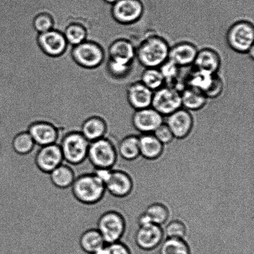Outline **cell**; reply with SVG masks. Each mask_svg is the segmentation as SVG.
<instances>
[{
    "label": "cell",
    "mask_w": 254,
    "mask_h": 254,
    "mask_svg": "<svg viewBox=\"0 0 254 254\" xmlns=\"http://www.w3.org/2000/svg\"><path fill=\"white\" fill-rule=\"evenodd\" d=\"M170 47L164 37L149 35L136 47L135 59L144 68H159L169 59Z\"/></svg>",
    "instance_id": "cell-1"
},
{
    "label": "cell",
    "mask_w": 254,
    "mask_h": 254,
    "mask_svg": "<svg viewBox=\"0 0 254 254\" xmlns=\"http://www.w3.org/2000/svg\"><path fill=\"white\" fill-rule=\"evenodd\" d=\"M70 191L73 198L85 206L98 205L107 193L105 185L92 172L76 176Z\"/></svg>",
    "instance_id": "cell-2"
},
{
    "label": "cell",
    "mask_w": 254,
    "mask_h": 254,
    "mask_svg": "<svg viewBox=\"0 0 254 254\" xmlns=\"http://www.w3.org/2000/svg\"><path fill=\"white\" fill-rule=\"evenodd\" d=\"M89 142L79 131L68 132L59 142L64 163L69 166H79L87 160Z\"/></svg>",
    "instance_id": "cell-3"
},
{
    "label": "cell",
    "mask_w": 254,
    "mask_h": 254,
    "mask_svg": "<svg viewBox=\"0 0 254 254\" xmlns=\"http://www.w3.org/2000/svg\"><path fill=\"white\" fill-rule=\"evenodd\" d=\"M118 158V149L110 137H104L89 143L87 159L93 168L113 169Z\"/></svg>",
    "instance_id": "cell-4"
},
{
    "label": "cell",
    "mask_w": 254,
    "mask_h": 254,
    "mask_svg": "<svg viewBox=\"0 0 254 254\" xmlns=\"http://www.w3.org/2000/svg\"><path fill=\"white\" fill-rule=\"evenodd\" d=\"M228 46L238 54H248L254 48V26L247 20H240L229 27L226 35Z\"/></svg>",
    "instance_id": "cell-5"
},
{
    "label": "cell",
    "mask_w": 254,
    "mask_h": 254,
    "mask_svg": "<svg viewBox=\"0 0 254 254\" xmlns=\"http://www.w3.org/2000/svg\"><path fill=\"white\" fill-rule=\"evenodd\" d=\"M96 228L106 245L120 241L126 230L125 218L119 211L109 210L99 216Z\"/></svg>",
    "instance_id": "cell-6"
},
{
    "label": "cell",
    "mask_w": 254,
    "mask_h": 254,
    "mask_svg": "<svg viewBox=\"0 0 254 254\" xmlns=\"http://www.w3.org/2000/svg\"><path fill=\"white\" fill-rule=\"evenodd\" d=\"M145 6L141 0H119L112 5L114 21L123 26L136 23L143 16Z\"/></svg>",
    "instance_id": "cell-7"
},
{
    "label": "cell",
    "mask_w": 254,
    "mask_h": 254,
    "mask_svg": "<svg viewBox=\"0 0 254 254\" xmlns=\"http://www.w3.org/2000/svg\"><path fill=\"white\" fill-rule=\"evenodd\" d=\"M72 57L77 64L86 68H95L108 62L101 47L89 41L73 47Z\"/></svg>",
    "instance_id": "cell-8"
},
{
    "label": "cell",
    "mask_w": 254,
    "mask_h": 254,
    "mask_svg": "<svg viewBox=\"0 0 254 254\" xmlns=\"http://www.w3.org/2000/svg\"><path fill=\"white\" fill-rule=\"evenodd\" d=\"M151 108L163 117H168L182 107L181 91L174 87L164 86L153 93Z\"/></svg>",
    "instance_id": "cell-9"
},
{
    "label": "cell",
    "mask_w": 254,
    "mask_h": 254,
    "mask_svg": "<svg viewBox=\"0 0 254 254\" xmlns=\"http://www.w3.org/2000/svg\"><path fill=\"white\" fill-rule=\"evenodd\" d=\"M34 161L40 171L49 174L64 162L59 144L39 147L34 154Z\"/></svg>",
    "instance_id": "cell-10"
},
{
    "label": "cell",
    "mask_w": 254,
    "mask_h": 254,
    "mask_svg": "<svg viewBox=\"0 0 254 254\" xmlns=\"http://www.w3.org/2000/svg\"><path fill=\"white\" fill-rule=\"evenodd\" d=\"M164 123V117L151 107L134 111L131 117L132 126L142 134L153 133Z\"/></svg>",
    "instance_id": "cell-11"
},
{
    "label": "cell",
    "mask_w": 254,
    "mask_h": 254,
    "mask_svg": "<svg viewBox=\"0 0 254 254\" xmlns=\"http://www.w3.org/2000/svg\"><path fill=\"white\" fill-rule=\"evenodd\" d=\"M153 93L140 81L132 82L126 86L127 103L134 111L150 108Z\"/></svg>",
    "instance_id": "cell-12"
},
{
    "label": "cell",
    "mask_w": 254,
    "mask_h": 254,
    "mask_svg": "<svg viewBox=\"0 0 254 254\" xmlns=\"http://www.w3.org/2000/svg\"><path fill=\"white\" fill-rule=\"evenodd\" d=\"M166 124L173 133L174 138L184 139L192 130L193 118L190 111L182 108L167 117Z\"/></svg>",
    "instance_id": "cell-13"
},
{
    "label": "cell",
    "mask_w": 254,
    "mask_h": 254,
    "mask_svg": "<svg viewBox=\"0 0 254 254\" xmlns=\"http://www.w3.org/2000/svg\"><path fill=\"white\" fill-rule=\"evenodd\" d=\"M27 131L33 139L37 146L59 143L61 132L57 127L47 122H36L29 127Z\"/></svg>",
    "instance_id": "cell-14"
},
{
    "label": "cell",
    "mask_w": 254,
    "mask_h": 254,
    "mask_svg": "<svg viewBox=\"0 0 254 254\" xmlns=\"http://www.w3.org/2000/svg\"><path fill=\"white\" fill-rule=\"evenodd\" d=\"M38 44L42 51L51 57L62 56L68 46L64 34L54 29L45 33L39 34Z\"/></svg>",
    "instance_id": "cell-15"
},
{
    "label": "cell",
    "mask_w": 254,
    "mask_h": 254,
    "mask_svg": "<svg viewBox=\"0 0 254 254\" xmlns=\"http://www.w3.org/2000/svg\"><path fill=\"white\" fill-rule=\"evenodd\" d=\"M164 231L161 226L150 225L139 226L134 236L136 245L141 250L151 251L163 242Z\"/></svg>",
    "instance_id": "cell-16"
},
{
    "label": "cell",
    "mask_w": 254,
    "mask_h": 254,
    "mask_svg": "<svg viewBox=\"0 0 254 254\" xmlns=\"http://www.w3.org/2000/svg\"><path fill=\"white\" fill-rule=\"evenodd\" d=\"M198 49L195 44L190 42L183 41L170 47L169 61L180 68L193 65Z\"/></svg>",
    "instance_id": "cell-17"
},
{
    "label": "cell",
    "mask_w": 254,
    "mask_h": 254,
    "mask_svg": "<svg viewBox=\"0 0 254 254\" xmlns=\"http://www.w3.org/2000/svg\"><path fill=\"white\" fill-rule=\"evenodd\" d=\"M136 47L131 40L122 37L115 40L109 46L108 59L124 64H133Z\"/></svg>",
    "instance_id": "cell-18"
},
{
    "label": "cell",
    "mask_w": 254,
    "mask_h": 254,
    "mask_svg": "<svg viewBox=\"0 0 254 254\" xmlns=\"http://www.w3.org/2000/svg\"><path fill=\"white\" fill-rule=\"evenodd\" d=\"M107 192L116 198H124L131 192L133 183L131 176L122 170H113L110 179L106 184Z\"/></svg>",
    "instance_id": "cell-19"
},
{
    "label": "cell",
    "mask_w": 254,
    "mask_h": 254,
    "mask_svg": "<svg viewBox=\"0 0 254 254\" xmlns=\"http://www.w3.org/2000/svg\"><path fill=\"white\" fill-rule=\"evenodd\" d=\"M193 65L198 70L205 71L214 75L218 74L220 69L221 57L215 50L206 47L198 50Z\"/></svg>",
    "instance_id": "cell-20"
},
{
    "label": "cell",
    "mask_w": 254,
    "mask_h": 254,
    "mask_svg": "<svg viewBox=\"0 0 254 254\" xmlns=\"http://www.w3.org/2000/svg\"><path fill=\"white\" fill-rule=\"evenodd\" d=\"M76 177L75 171L71 168V166L64 162L49 174V180L52 185L61 190L70 189Z\"/></svg>",
    "instance_id": "cell-21"
},
{
    "label": "cell",
    "mask_w": 254,
    "mask_h": 254,
    "mask_svg": "<svg viewBox=\"0 0 254 254\" xmlns=\"http://www.w3.org/2000/svg\"><path fill=\"white\" fill-rule=\"evenodd\" d=\"M79 131L86 139L92 142L108 136L109 128L108 124L103 118L93 116L87 119L82 124Z\"/></svg>",
    "instance_id": "cell-22"
},
{
    "label": "cell",
    "mask_w": 254,
    "mask_h": 254,
    "mask_svg": "<svg viewBox=\"0 0 254 254\" xmlns=\"http://www.w3.org/2000/svg\"><path fill=\"white\" fill-rule=\"evenodd\" d=\"M139 154L148 160H155L162 155L164 145L153 133L142 134L139 136Z\"/></svg>",
    "instance_id": "cell-23"
},
{
    "label": "cell",
    "mask_w": 254,
    "mask_h": 254,
    "mask_svg": "<svg viewBox=\"0 0 254 254\" xmlns=\"http://www.w3.org/2000/svg\"><path fill=\"white\" fill-rule=\"evenodd\" d=\"M182 107L189 111H198L205 108L208 99L203 92L186 86L181 91Z\"/></svg>",
    "instance_id": "cell-24"
},
{
    "label": "cell",
    "mask_w": 254,
    "mask_h": 254,
    "mask_svg": "<svg viewBox=\"0 0 254 254\" xmlns=\"http://www.w3.org/2000/svg\"><path fill=\"white\" fill-rule=\"evenodd\" d=\"M78 245L81 250L88 254H92L106 245L96 228L84 231L79 236Z\"/></svg>",
    "instance_id": "cell-25"
},
{
    "label": "cell",
    "mask_w": 254,
    "mask_h": 254,
    "mask_svg": "<svg viewBox=\"0 0 254 254\" xmlns=\"http://www.w3.org/2000/svg\"><path fill=\"white\" fill-rule=\"evenodd\" d=\"M118 154L126 161H134L140 156L139 154V136L128 134L119 141L117 146Z\"/></svg>",
    "instance_id": "cell-26"
},
{
    "label": "cell",
    "mask_w": 254,
    "mask_h": 254,
    "mask_svg": "<svg viewBox=\"0 0 254 254\" xmlns=\"http://www.w3.org/2000/svg\"><path fill=\"white\" fill-rule=\"evenodd\" d=\"M11 146L16 155L27 156L34 153L37 146L28 131H26L20 132L13 137Z\"/></svg>",
    "instance_id": "cell-27"
},
{
    "label": "cell",
    "mask_w": 254,
    "mask_h": 254,
    "mask_svg": "<svg viewBox=\"0 0 254 254\" xmlns=\"http://www.w3.org/2000/svg\"><path fill=\"white\" fill-rule=\"evenodd\" d=\"M139 81L153 92L158 90L166 84L163 74L159 68H144Z\"/></svg>",
    "instance_id": "cell-28"
},
{
    "label": "cell",
    "mask_w": 254,
    "mask_h": 254,
    "mask_svg": "<svg viewBox=\"0 0 254 254\" xmlns=\"http://www.w3.org/2000/svg\"><path fill=\"white\" fill-rule=\"evenodd\" d=\"M67 43L71 46H76L87 40V31L83 25L74 23L66 27L64 32Z\"/></svg>",
    "instance_id": "cell-29"
},
{
    "label": "cell",
    "mask_w": 254,
    "mask_h": 254,
    "mask_svg": "<svg viewBox=\"0 0 254 254\" xmlns=\"http://www.w3.org/2000/svg\"><path fill=\"white\" fill-rule=\"evenodd\" d=\"M160 254H190V248L183 239L167 238L161 246Z\"/></svg>",
    "instance_id": "cell-30"
},
{
    "label": "cell",
    "mask_w": 254,
    "mask_h": 254,
    "mask_svg": "<svg viewBox=\"0 0 254 254\" xmlns=\"http://www.w3.org/2000/svg\"><path fill=\"white\" fill-rule=\"evenodd\" d=\"M144 212L154 225L161 226L167 222L169 217L168 207L161 203H154L146 208Z\"/></svg>",
    "instance_id": "cell-31"
},
{
    "label": "cell",
    "mask_w": 254,
    "mask_h": 254,
    "mask_svg": "<svg viewBox=\"0 0 254 254\" xmlns=\"http://www.w3.org/2000/svg\"><path fill=\"white\" fill-rule=\"evenodd\" d=\"M214 75L205 71L194 69L192 73L189 76L187 86L198 89L204 93L210 85Z\"/></svg>",
    "instance_id": "cell-32"
},
{
    "label": "cell",
    "mask_w": 254,
    "mask_h": 254,
    "mask_svg": "<svg viewBox=\"0 0 254 254\" xmlns=\"http://www.w3.org/2000/svg\"><path fill=\"white\" fill-rule=\"evenodd\" d=\"M133 64L119 63L112 60L107 62V69L112 78L116 80L124 81L130 75Z\"/></svg>",
    "instance_id": "cell-33"
},
{
    "label": "cell",
    "mask_w": 254,
    "mask_h": 254,
    "mask_svg": "<svg viewBox=\"0 0 254 254\" xmlns=\"http://www.w3.org/2000/svg\"><path fill=\"white\" fill-rule=\"evenodd\" d=\"M164 231L167 238L183 239L187 234V227L183 221L174 220L166 226Z\"/></svg>",
    "instance_id": "cell-34"
},
{
    "label": "cell",
    "mask_w": 254,
    "mask_h": 254,
    "mask_svg": "<svg viewBox=\"0 0 254 254\" xmlns=\"http://www.w3.org/2000/svg\"><path fill=\"white\" fill-rule=\"evenodd\" d=\"M161 73L163 74L166 84L175 83L180 74V67L176 65L173 62L168 60L159 68Z\"/></svg>",
    "instance_id": "cell-35"
},
{
    "label": "cell",
    "mask_w": 254,
    "mask_h": 254,
    "mask_svg": "<svg viewBox=\"0 0 254 254\" xmlns=\"http://www.w3.org/2000/svg\"><path fill=\"white\" fill-rule=\"evenodd\" d=\"M54 22L51 15L47 13L39 14L35 17L34 27L39 34L51 31L54 29Z\"/></svg>",
    "instance_id": "cell-36"
},
{
    "label": "cell",
    "mask_w": 254,
    "mask_h": 254,
    "mask_svg": "<svg viewBox=\"0 0 254 254\" xmlns=\"http://www.w3.org/2000/svg\"><path fill=\"white\" fill-rule=\"evenodd\" d=\"M224 82L222 78L218 74L213 76L210 85L204 92L208 99H214L221 95L224 90Z\"/></svg>",
    "instance_id": "cell-37"
},
{
    "label": "cell",
    "mask_w": 254,
    "mask_h": 254,
    "mask_svg": "<svg viewBox=\"0 0 254 254\" xmlns=\"http://www.w3.org/2000/svg\"><path fill=\"white\" fill-rule=\"evenodd\" d=\"M153 134L163 145L171 143L174 139L173 134L172 133L171 129L166 125V124L164 123L159 126L153 132Z\"/></svg>",
    "instance_id": "cell-38"
},
{
    "label": "cell",
    "mask_w": 254,
    "mask_h": 254,
    "mask_svg": "<svg viewBox=\"0 0 254 254\" xmlns=\"http://www.w3.org/2000/svg\"><path fill=\"white\" fill-rule=\"evenodd\" d=\"M106 254H131L127 246L121 241L106 245Z\"/></svg>",
    "instance_id": "cell-39"
},
{
    "label": "cell",
    "mask_w": 254,
    "mask_h": 254,
    "mask_svg": "<svg viewBox=\"0 0 254 254\" xmlns=\"http://www.w3.org/2000/svg\"><path fill=\"white\" fill-rule=\"evenodd\" d=\"M113 169L109 168H94L92 173L99 181L103 183L106 186L109 179H110L112 172Z\"/></svg>",
    "instance_id": "cell-40"
},
{
    "label": "cell",
    "mask_w": 254,
    "mask_h": 254,
    "mask_svg": "<svg viewBox=\"0 0 254 254\" xmlns=\"http://www.w3.org/2000/svg\"><path fill=\"white\" fill-rule=\"evenodd\" d=\"M137 221H138L139 227V226H146L153 224L151 222L150 219L149 218L148 216L146 215L144 211L139 215Z\"/></svg>",
    "instance_id": "cell-41"
},
{
    "label": "cell",
    "mask_w": 254,
    "mask_h": 254,
    "mask_svg": "<svg viewBox=\"0 0 254 254\" xmlns=\"http://www.w3.org/2000/svg\"><path fill=\"white\" fill-rule=\"evenodd\" d=\"M92 254H106V246L101 249H99V250L96 251V252H94Z\"/></svg>",
    "instance_id": "cell-42"
},
{
    "label": "cell",
    "mask_w": 254,
    "mask_h": 254,
    "mask_svg": "<svg viewBox=\"0 0 254 254\" xmlns=\"http://www.w3.org/2000/svg\"><path fill=\"white\" fill-rule=\"evenodd\" d=\"M103 1L106 2V3L113 5L116 2L119 1V0H103Z\"/></svg>",
    "instance_id": "cell-43"
}]
</instances>
